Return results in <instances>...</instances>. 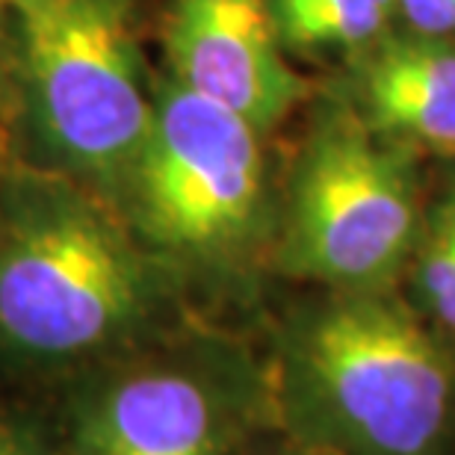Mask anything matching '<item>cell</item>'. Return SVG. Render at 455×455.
<instances>
[{
  "instance_id": "cell-1",
  "label": "cell",
  "mask_w": 455,
  "mask_h": 455,
  "mask_svg": "<svg viewBox=\"0 0 455 455\" xmlns=\"http://www.w3.org/2000/svg\"><path fill=\"white\" fill-rule=\"evenodd\" d=\"M187 290L95 189L9 163L0 187V376L62 381L175 331Z\"/></svg>"
},
{
  "instance_id": "cell-2",
  "label": "cell",
  "mask_w": 455,
  "mask_h": 455,
  "mask_svg": "<svg viewBox=\"0 0 455 455\" xmlns=\"http://www.w3.org/2000/svg\"><path fill=\"white\" fill-rule=\"evenodd\" d=\"M438 331L390 287L323 290L293 305L275 331L287 426L338 455H443L455 355Z\"/></svg>"
},
{
  "instance_id": "cell-3",
  "label": "cell",
  "mask_w": 455,
  "mask_h": 455,
  "mask_svg": "<svg viewBox=\"0 0 455 455\" xmlns=\"http://www.w3.org/2000/svg\"><path fill=\"white\" fill-rule=\"evenodd\" d=\"M272 140L157 68L148 133L113 207L184 290H243L272 269L281 198Z\"/></svg>"
},
{
  "instance_id": "cell-4",
  "label": "cell",
  "mask_w": 455,
  "mask_h": 455,
  "mask_svg": "<svg viewBox=\"0 0 455 455\" xmlns=\"http://www.w3.org/2000/svg\"><path fill=\"white\" fill-rule=\"evenodd\" d=\"M154 0H39L12 21L4 136L15 163L113 204L154 116Z\"/></svg>"
},
{
  "instance_id": "cell-5",
  "label": "cell",
  "mask_w": 455,
  "mask_h": 455,
  "mask_svg": "<svg viewBox=\"0 0 455 455\" xmlns=\"http://www.w3.org/2000/svg\"><path fill=\"white\" fill-rule=\"evenodd\" d=\"M302 116L269 267L323 290H387L423 225V154L367 127L323 80Z\"/></svg>"
},
{
  "instance_id": "cell-6",
  "label": "cell",
  "mask_w": 455,
  "mask_h": 455,
  "mask_svg": "<svg viewBox=\"0 0 455 455\" xmlns=\"http://www.w3.org/2000/svg\"><path fill=\"white\" fill-rule=\"evenodd\" d=\"M57 387L62 455H236L260 376L236 343L175 329Z\"/></svg>"
},
{
  "instance_id": "cell-7",
  "label": "cell",
  "mask_w": 455,
  "mask_h": 455,
  "mask_svg": "<svg viewBox=\"0 0 455 455\" xmlns=\"http://www.w3.org/2000/svg\"><path fill=\"white\" fill-rule=\"evenodd\" d=\"M154 44L163 75L269 136L320 89L281 44L269 0H163Z\"/></svg>"
},
{
  "instance_id": "cell-8",
  "label": "cell",
  "mask_w": 455,
  "mask_h": 455,
  "mask_svg": "<svg viewBox=\"0 0 455 455\" xmlns=\"http://www.w3.org/2000/svg\"><path fill=\"white\" fill-rule=\"evenodd\" d=\"M323 86L385 140L455 160V39L399 24L340 62Z\"/></svg>"
},
{
  "instance_id": "cell-9",
  "label": "cell",
  "mask_w": 455,
  "mask_h": 455,
  "mask_svg": "<svg viewBox=\"0 0 455 455\" xmlns=\"http://www.w3.org/2000/svg\"><path fill=\"white\" fill-rule=\"evenodd\" d=\"M290 60L338 68L399 27L396 0H269Z\"/></svg>"
},
{
  "instance_id": "cell-10",
  "label": "cell",
  "mask_w": 455,
  "mask_h": 455,
  "mask_svg": "<svg viewBox=\"0 0 455 455\" xmlns=\"http://www.w3.org/2000/svg\"><path fill=\"white\" fill-rule=\"evenodd\" d=\"M414 302L443 334H455V172L426 204L423 225L411 251Z\"/></svg>"
},
{
  "instance_id": "cell-11",
  "label": "cell",
  "mask_w": 455,
  "mask_h": 455,
  "mask_svg": "<svg viewBox=\"0 0 455 455\" xmlns=\"http://www.w3.org/2000/svg\"><path fill=\"white\" fill-rule=\"evenodd\" d=\"M0 455H62L57 426L24 408L0 405Z\"/></svg>"
},
{
  "instance_id": "cell-12",
  "label": "cell",
  "mask_w": 455,
  "mask_h": 455,
  "mask_svg": "<svg viewBox=\"0 0 455 455\" xmlns=\"http://www.w3.org/2000/svg\"><path fill=\"white\" fill-rule=\"evenodd\" d=\"M399 24L423 36L455 39V0H396Z\"/></svg>"
},
{
  "instance_id": "cell-13",
  "label": "cell",
  "mask_w": 455,
  "mask_h": 455,
  "mask_svg": "<svg viewBox=\"0 0 455 455\" xmlns=\"http://www.w3.org/2000/svg\"><path fill=\"white\" fill-rule=\"evenodd\" d=\"M12 6L9 0H0V127L6 118V98H9V57H12Z\"/></svg>"
},
{
  "instance_id": "cell-14",
  "label": "cell",
  "mask_w": 455,
  "mask_h": 455,
  "mask_svg": "<svg viewBox=\"0 0 455 455\" xmlns=\"http://www.w3.org/2000/svg\"><path fill=\"white\" fill-rule=\"evenodd\" d=\"M12 163V154H9V145H6V136H4V127H0V187H4V175Z\"/></svg>"
},
{
  "instance_id": "cell-15",
  "label": "cell",
  "mask_w": 455,
  "mask_h": 455,
  "mask_svg": "<svg viewBox=\"0 0 455 455\" xmlns=\"http://www.w3.org/2000/svg\"><path fill=\"white\" fill-rule=\"evenodd\" d=\"M39 0H9V6H12V15H18V12H27L30 6H36Z\"/></svg>"
}]
</instances>
